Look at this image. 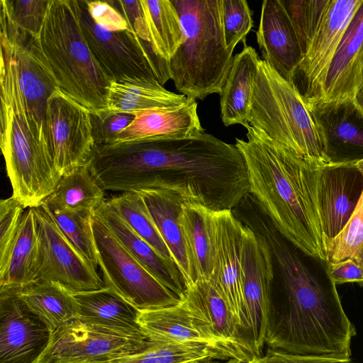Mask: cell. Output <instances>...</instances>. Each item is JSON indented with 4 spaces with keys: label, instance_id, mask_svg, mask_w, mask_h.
Returning a JSON list of instances; mask_svg holds the SVG:
<instances>
[{
    "label": "cell",
    "instance_id": "cell-1",
    "mask_svg": "<svg viewBox=\"0 0 363 363\" xmlns=\"http://www.w3.org/2000/svg\"><path fill=\"white\" fill-rule=\"evenodd\" d=\"M89 164L104 191L169 190L215 211L233 210L250 194L247 168L238 147L206 132L182 139L95 145Z\"/></svg>",
    "mask_w": 363,
    "mask_h": 363
},
{
    "label": "cell",
    "instance_id": "cell-2",
    "mask_svg": "<svg viewBox=\"0 0 363 363\" xmlns=\"http://www.w3.org/2000/svg\"><path fill=\"white\" fill-rule=\"evenodd\" d=\"M250 227L268 246L280 278L278 295L269 294L265 343L293 354L350 358L356 335L345 313L328 262L294 247L268 217L255 216Z\"/></svg>",
    "mask_w": 363,
    "mask_h": 363
},
{
    "label": "cell",
    "instance_id": "cell-3",
    "mask_svg": "<svg viewBox=\"0 0 363 363\" xmlns=\"http://www.w3.org/2000/svg\"><path fill=\"white\" fill-rule=\"evenodd\" d=\"M247 140L236 138L247 168L250 194L278 232L307 255L326 261L318 205L322 167L251 125Z\"/></svg>",
    "mask_w": 363,
    "mask_h": 363
},
{
    "label": "cell",
    "instance_id": "cell-4",
    "mask_svg": "<svg viewBox=\"0 0 363 363\" xmlns=\"http://www.w3.org/2000/svg\"><path fill=\"white\" fill-rule=\"evenodd\" d=\"M0 57L1 149L12 196L24 208H35L54 191L62 176L35 133L19 86L11 45L3 31Z\"/></svg>",
    "mask_w": 363,
    "mask_h": 363
},
{
    "label": "cell",
    "instance_id": "cell-5",
    "mask_svg": "<svg viewBox=\"0 0 363 363\" xmlns=\"http://www.w3.org/2000/svg\"><path fill=\"white\" fill-rule=\"evenodd\" d=\"M38 48L60 91L90 112L108 108L111 79L101 68L84 37L77 0H50Z\"/></svg>",
    "mask_w": 363,
    "mask_h": 363
},
{
    "label": "cell",
    "instance_id": "cell-6",
    "mask_svg": "<svg viewBox=\"0 0 363 363\" xmlns=\"http://www.w3.org/2000/svg\"><path fill=\"white\" fill-rule=\"evenodd\" d=\"M249 125L310 163L335 164L316 111L291 82L260 60L248 118Z\"/></svg>",
    "mask_w": 363,
    "mask_h": 363
},
{
    "label": "cell",
    "instance_id": "cell-7",
    "mask_svg": "<svg viewBox=\"0 0 363 363\" xmlns=\"http://www.w3.org/2000/svg\"><path fill=\"white\" fill-rule=\"evenodd\" d=\"M180 18L183 41L169 60L171 79L187 98L220 94L233 50L225 45L221 0H171Z\"/></svg>",
    "mask_w": 363,
    "mask_h": 363
},
{
    "label": "cell",
    "instance_id": "cell-8",
    "mask_svg": "<svg viewBox=\"0 0 363 363\" xmlns=\"http://www.w3.org/2000/svg\"><path fill=\"white\" fill-rule=\"evenodd\" d=\"M98 267L108 287L139 311L175 306L181 299L143 266L118 241L99 217L92 223Z\"/></svg>",
    "mask_w": 363,
    "mask_h": 363
},
{
    "label": "cell",
    "instance_id": "cell-9",
    "mask_svg": "<svg viewBox=\"0 0 363 363\" xmlns=\"http://www.w3.org/2000/svg\"><path fill=\"white\" fill-rule=\"evenodd\" d=\"M80 23L88 45L111 81L144 78L162 86L171 79L169 61L159 56L152 45L131 30L108 31L90 16L85 0L79 1Z\"/></svg>",
    "mask_w": 363,
    "mask_h": 363
},
{
    "label": "cell",
    "instance_id": "cell-10",
    "mask_svg": "<svg viewBox=\"0 0 363 363\" xmlns=\"http://www.w3.org/2000/svg\"><path fill=\"white\" fill-rule=\"evenodd\" d=\"M161 342L74 318L53 331L38 363H105L138 354Z\"/></svg>",
    "mask_w": 363,
    "mask_h": 363
},
{
    "label": "cell",
    "instance_id": "cell-11",
    "mask_svg": "<svg viewBox=\"0 0 363 363\" xmlns=\"http://www.w3.org/2000/svg\"><path fill=\"white\" fill-rule=\"evenodd\" d=\"M34 211L40 241L36 280L56 283L72 294L105 287L96 268L64 235L51 212L43 205Z\"/></svg>",
    "mask_w": 363,
    "mask_h": 363
},
{
    "label": "cell",
    "instance_id": "cell-12",
    "mask_svg": "<svg viewBox=\"0 0 363 363\" xmlns=\"http://www.w3.org/2000/svg\"><path fill=\"white\" fill-rule=\"evenodd\" d=\"M245 228L232 210L213 211L214 267L208 280L228 303L256 357L243 294Z\"/></svg>",
    "mask_w": 363,
    "mask_h": 363
},
{
    "label": "cell",
    "instance_id": "cell-13",
    "mask_svg": "<svg viewBox=\"0 0 363 363\" xmlns=\"http://www.w3.org/2000/svg\"><path fill=\"white\" fill-rule=\"evenodd\" d=\"M362 3L363 0H329L291 79L307 102L322 89L345 33Z\"/></svg>",
    "mask_w": 363,
    "mask_h": 363
},
{
    "label": "cell",
    "instance_id": "cell-14",
    "mask_svg": "<svg viewBox=\"0 0 363 363\" xmlns=\"http://www.w3.org/2000/svg\"><path fill=\"white\" fill-rule=\"evenodd\" d=\"M1 30L6 33L11 45L19 86L35 133L50 153L46 114L48 99L60 91L57 82L43 58L35 38L15 28L2 15Z\"/></svg>",
    "mask_w": 363,
    "mask_h": 363
},
{
    "label": "cell",
    "instance_id": "cell-15",
    "mask_svg": "<svg viewBox=\"0 0 363 363\" xmlns=\"http://www.w3.org/2000/svg\"><path fill=\"white\" fill-rule=\"evenodd\" d=\"M46 121L50 151L60 175L86 164L95 145L90 111L57 91L48 101Z\"/></svg>",
    "mask_w": 363,
    "mask_h": 363
},
{
    "label": "cell",
    "instance_id": "cell-16",
    "mask_svg": "<svg viewBox=\"0 0 363 363\" xmlns=\"http://www.w3.org/2000/svg\"><path fill=\"white\" fill-rule=\"evenodd\" d=\"M18 291L0 289V363H38L54 330L28 308Z\"/></svg>",
    "mask_w": 363,
    "mask_h": 363
},
{
    "label": "cell",
    "instance_id": "cell-17",
    "mask_svg": "<svg viewBox=\"0 0 363 363\" xmlns=\"http://www.w3.org/2000/svg\"><path fill=\"white\" fill-rule=\"evenodd\" d=\"M244 225L243 294L254 351L259 357L265 343L267 307L274 278L273 258L267 244L250 228Z\"/></svg>",
    "mask_w": 363,
    "mask_h": 363
},
{
    "label": "cell",
    "instance_id": "cell-18",
    "mask_svg": "<svg viewBox=\"0 0 363 363\" xmlns=\"http://www.w3.org/2000/svg\"><path fill=\"white\" fill-rule=\"evenodd\" d=\"M363 86V3L350 22L312 107L352 104Z\"/></svg>",
    "mask_w": 363,
    "mask_h": 363
},
{
    "label": "cell",
    "instance_id": "cell-19",
    "mask_svg": "<svg viewBox=\"0 0 363 363\" xmlns=\"http://www.w3.org/2000/svg\"><path fill=\"white\" fill-rule=\"evenodd\" d=\"M363 190V176L352 163H337L322 168L318 205L326 249L344 229L353 214Z\"/></svg>",
    "mask_w": 363,
    "mask_h": 363
},
{
    "label": "cell",
    "instance_id": "cell-20",
    "mask_svg": "<svg viewBox=\"0 0 363 363\" xmlns=\"http://www.w3.org/2000/svg\"><path fill=\"white\" fill-rule=\"evenodd\" d=\"M257 41L263 60L283 78L291 82L302 54L280 0L262 2Z\"/></svg>",
    "mask_w": 363,
    "mask_h": 363
},
{
    "label": "cell",
    "instance_id": "cell-21",
    "mask_svg": "<svg viewBox=\"0 0 363 363\" xmlns=\"http://www.w3.org/2000/svg\"><path fill=\"white\" fill-rule=\"evenodd\" d=\"M182 300L205 320L220 343L240 354L248 363L257 358L228 303L210 280L199 279L188 286Z\"/></svg>",
    "mask_w": 363,
    "mask_h": 363
},
{
    "label": "cell",
    "instance_id": "cell-22",
    "mask_svg": "<svg viewBox=\"0 0 363 363\" xmlns=\"http://www.w3.org/2000/svg\"><path fill=\"white\" fill-rule=\"evenodd\" d=\"M138 323L154 341L223 345L215 337L205 320L195 314L183 300L169 307L140 311Z\"/></svg>",
    "mask_w": 363,
    "mask_h": 363
},
{
    "label": "cell",
    "instance_id": "cell-23",
    "mask_svg": "<svg viewBox=\"0 0 363 363\" xmlns=\"http://www.w3.org/2000/svg\"><path fill=\"white\" fill-rule=\"evenodd\" d=\"M198 104L188 98L182 106L152 109L136 113L133 121L111 144L144 139H182L204 133L198 113Z\"/></svg>",
    "mask_w": 363,
    "mask_h": 363
},
{
    "label": "cell",
    "instance_id": "cell-24",
    "mask_svg": "<svg viewBox=\"0 0 363 363\" xmlns=\"http://www.w3.org/2000/svg\"><path fill=\"white\" fill-rule=\"evenodd\" d=\"M137 192L143 198L158 231L184 277L186 286L194 284L197 279L191 267L182 225L183 205L187 201L179 194L169 190L150 189Z\"/></svg>",
    "mask_w": 363,
    "mask_h": 363
},
{
    "label": "cell",
    "instance_id": "cell-25",
    "mask_svg": "<svg viewBox=\"0 0 363 363\" xmlns=\"http://www.w3.org/2000/svg\"><path fill=\"white\" fill-rule=\"evenodd\" d=\"M94 212L143 266L181 300L184 298L186 289L185 281L174 262L165 259L138 235L112 208L106 199Z\"/></svg>",
    "mask_w": 363,
    "mask_h": 363
},
{
    "label": "cell",
    "instance_id": "cell-26",
    "mask_svg": "<svg viewBox=\"0 0 363 363\" xmlns=\"http://www.w3.org/2000/svg\"><path fill=\"white\" fill-rule=\"evenodd\" d=\"M39 257L36 216L34 208H28L6 254L0 258V289H20L35 281Z\"/></svg>",
    "mask_w": 363,
    "mask_h": 363
},
{
    "label": "cell",
    "instance_id": "cell-27",
    "mask_svg": "<svg viewBox=\"0 0 363 363\" xmlns=\"http://www.w3.org/2000/svg\"><path fill=\"white\" fill-rule=\"evenodd\" d=\"M260 58L255 48L245 45L233 60L220 94V116L229 126L249 125L248 118Z\"/></svg>",
    "mask_w": 363,
    "mask_h": 363
},
{
    "label": "cell",
    "instance_id": "cell-28",
    "mask_svg": "<svg viewBox=\"0 0 363 363\" xmlns=\"http://www.w3.org/2000/svg\"><path fill=\"white\" fill-rule=\"evenodd\" d=\"M323 127L333 163H352L363 159V118L352 104L312 107Z\"/></svg>",
    "mask_w": 363,
    "mask_h": 363
},
{
    "label": "cell",
    "instance_id": "cell-29",
    "mask_svg": "<svg viewBox=\"0 0 363 363\" xmlns=\"http://www.w3.org/2000/svg\"><path fill=\"white\" fill-rule=\"evenodd\" d=\"M77 305L76 318L83 323L116 330L145 333L138 323L140 311L113 290L72 294Z\"/></svg>",
    "mask_w": 363,
    "mask_h": 363
},
{
    "label": "cell",
    "instance_id": "cell-30",
    "mask_svg": "<svg viewBox=\"0 0 363 363\" xmlns=\"http://www.w3.org/2000/svg\"><path fill=\"white\" fill-rule=\"evenodd\" d=\"M188 98L164 89L157 80L144 78L111 81L108 88V110L138 113L152 109L173 108L185 104Z\"/></svg>",
    "mask_w": 363,
    "mask_h": 363
},
{
    "label": "cell",
    "instance_id": "cell-31",
    "mask_svg": "<svg viewBox=\"0 0 363 363\" xmlns=\"http://www.w3.org/2000/svg\"><path fill=\"white\" fill-rule=\"evenodd\" d=\"M213 211L185 202L182 225L191 267L196 278L209 279L214 267Z\"/></svg>",
    "mask_w": 363,
    "mask_h": 363
},
{
    "label": "cell",
    "instance_id": "cell-32",
    "mask_svg": "<svg viewBox=\"0 0 363 363\" xmlns=\"http://www.w3.org/2000/svg\"><path fill=\"white\" fill-rule=\"evenodd\" d=\"M104 191L87 162L63 174L42 205L51 213L78 209L95 211L105 200Z\"/></svg>",
    "mask_w": 363,
    "mask_h": 363
},
{
    "label": "cell",
    "instance_id": "cell-33",
    "mask_svg": "<svg viewBox=\"0 0 363 363\" xmlns=\"http://www.w3.org/2000/svg\"><path fill=\"white\" fill-rule=\"evenodd\" d=\"M18 294L54 330L76 318L77 305L72 294L56 283L35 280L20 289Z\"/></svg>",
    "mask_w": 363,
    "mask_h": 363
},
{
    "label": "cell",
    "instance_id": "cell-34",
    "mask_svg": "<svg viewBox=\"0 0 363 363\" xmlns=\"http://www.w3.org/2000/svg\"><path fill=\"white\" fill-rule=\"evenodd\" d=\"M232 357L240 359L244 363H247L246 359L240 354L223 345L160 342L143 352L105 363H187Z\"/></svg>",
    "mask_w": 363,
    "mask_h": 363
},
{
    "label": "cell",
    "instance_id": "cell-35",
    "mask_svg": "<svg viewBox=\"0 0 363 363\" xmlns=\"http://www.w3.org/2000/svg\"><path fill=\"white\" fill-rule=\"evenodd\" d=\"M152 45L169 61L183 41L179 15L171 0H140Z\"/></svg>",
    "mask_w": 363,
    "mask_h": 363
},
{
    "label": "cell",
    "instance_id": "cell-36",
    "mask_svg": "<svg viewBox=\"0 0 363 363\" xmlns=\"http://www.w3.org/2000/svg\"><path fill=\"white\" fill-rule=\"evenodd\" d=\"M106 201L138 235L165 259L174 262L143 198L138 192H122L119 195L106 199Z\"/></svg>",
    "mask_w": 363,
    "mask_h": 363
},
{
    "label": "cell",
    "instance_id": "cell-37",
    "mask_svg": "<svg viewBox=\"0 0 363 363\" xmlns=\"http://www.w3.org/2000/svg\"><path fill=\"white\" fill-rule=\"evenodd\" d=\"M94 211L78 209L51 213L67 240L97 268V252L92 228Z\"/></svg>",
    "mask_w": 363,
    "mask_h": 363
},
{
    "label": "cell",
    "instance_id": "cell-38",
    "mask_svg": "<svg viewBox=\"0 0 363 363\" xmlns=\"http://www.w3.org/2000/svg\"><path fill=\"white\" fill-rule=\"evenodd\" d=\"M363 176V159L354 162ZM328 262L349 258L363 260V190L355 210L344 229L327 245Z\"/></svg>",
    "mask_w": 363,
    "mask_h": 363
},
{
    "label": "cell",
    "instance_id": "cell-39",
    "mask_svg": "<svg viewBox=\"0 0 363 363\" xmlns=\"http://www.w3.org/2000/svg\"><path fill=\"white\" fill-rule=\"evenodd\" d=\"M304 54L329 0H280Z\"/></svg>",
    "mask_w": 363,
    "mask_h": 363
},
{
    "label": "cell",
    "instance_id": "cell-40",
    "mask_svg": "<svg viewBox=\"0 0 363 363\" xmlns=\"http://www.w3.org/2000/svg\"><path fill=\"white\" fill-rule=\"evenodd\" d=\"M50 0H1V14L15 28L38 38Z\"/></svg>",
    "mask_w": 363,
    "mask_h": 363
},
{
    "label": "cell",
    "instance_id": "cell-41",
    "mask_svg": "<svg viewBox=\"0 0 363 363\" xmlns=\"http://www.w3.org/2000/svg\"><path fill=\"white\" fill-rule=\"evenodd\" d=\"M220 18L225 45L234 50L253 26L252 11L245 0H221Z\"/></svg>",
    "mask_w": 363,
    "mask_h": 363
},
{
    "label": "cell",
    "instance_id": "cell-42",
    "mask_svg": "<svg viewBox=\"0 0 363 363\" xmlns=\"http://www.w3.org/2000/svg\"><path fill=\"white\" fill-rule=\"evenodd\" d=\"M90 116L94 144L108 145L130 125L136 113L115 112L105 109L90 112Z\"/></svg>",
    "mask_w": 363,
    "mask_h": 363
},
{
    "label": "cell",
    "instance_id": "cell-43",
    "mask_svg": "<svg viewBox=\"0 0 363 363\" xmlns=\"http://www.w3.org/2000/svg\"><path fill=\"white\" fill-rule=\"evenodd\" d=\"M23 205L13 196L0 201V258L7 252L25 211Z\"/></svg>",
    "mask_w": 363,
    "mask_h": 363
},
{
    "label": "cell",
    "instance_id": "cell-44",
    "mask_svg": "<svg viewBox=\"0 0 363 363\" xmlns=\"http://www.w3.org/2000/svg\"><path fill=\"white\" fill-rule=\"evenodd\" d=\"M87 11L95 23L108 31L130 30L124 16L108 1L85 0Z\"/></svg>",
    "mask_w": 363,
    "mask_h": 363
},
{
    "label": "cell",
    "instance_id": "cell-45",
    "mask_svg": "<svg viewBox=\"0 0 363 363\" xmlns=\"http://www.w3.org/2000/svg\"><path fill=\"white\" fill-rule=\"evenodd\" d=\"M249 363H352L351 358L329 356L299 354L269 348L264 356L255 358Z\"/></svg>",
    "mask_w": 363,
    "mask_h": 363
},
{
    "label": "cell",
    "instance_id": "cell-46",
    "mask_svg": "<svg viewBox=\"0 0 363 363\" xmlns=\"http://www.w3.org/2000/svg\"><path fill=\"white\" fill-rule=\"evenodd\" d=\"M108 2L115 7L125 18L130 30L141 40L152 45L140 0H113Z\"/></svg>",
    "mask_w": 363,
    "mask_h": 363
},
{
    "label": "cell",
    "instance_id": "cell-47",
    "mask_svg": "<svg viewBox=\"0 0 363 363\" xmlns=\"http://www.w3.org/2000/svg\"><path fill=\"white\" fill-rule=\"evenodd\" d=\"M328 272L336 285L357 283L363 286V260L352 257L335 263L328 262Z\"/></svg>",
    "mask_w": 363,
    "mask_h": 363
},
{
    "label": "cell",
    "instance_id": "cell-48",
    "mask_svg": "<svg viewBox=\"0 0 363 363\" xmlns=\"http://www.w3.org/2000/svg\"><path fill=\"white\" fill-rule=\"evenodd\" d=\"M352 106L357 113L363 118V86L357 94Z\"/></svg>",
    "mask_w": 363,
    "mask_h": 363
},
{
    "label": "cell",
    "instance_id": "cell-49",
    "mask_svg": "<svg viewBox=\"0 0 363 363\" xmlns=\"http://www.w3.org/2000/svg\"><path fill=\"white\" fill-rule=\"evenodd\" d=\"M199 363H244L242 360L238 359V358H230L228 361L224 362H215L213 359H208L203 362H201Z\"/></svg>",
    "mask_w": 363,
    "mask_h": 363
},
{
    "label": "cell",
    "instance_id": "cell-50",
    "mask_svg": "<svg viewBox=\"0 0 363 363\" xmlns=\"http://www.w3.org/2000/svg\"><path fill=\"white\" fill-rule=\"evenodd\" d=\"M201 362H198V361H196V362H187V363H199Z\"/></svg>",
    "mask_w": 363,
    "mask_h": 363
}]
</instances>
